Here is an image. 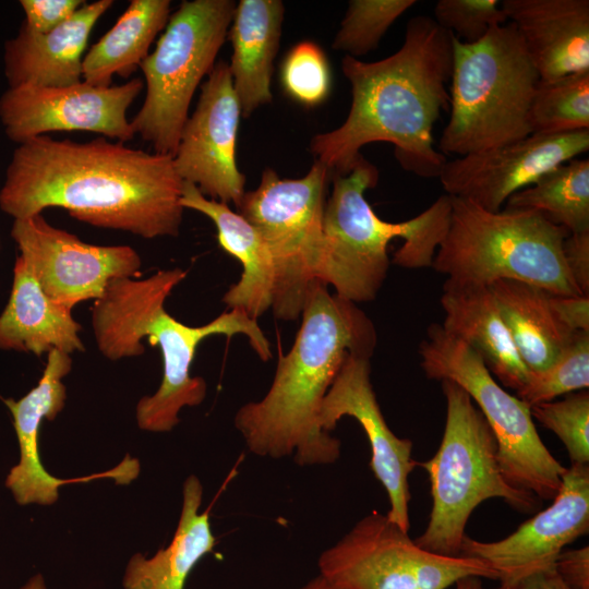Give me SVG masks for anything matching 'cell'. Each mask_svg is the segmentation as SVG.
<instances>
[{"instance_id":"cell-12","label":"cell","mask_w":589,"mask_h":589,"mask_svg":"<svg viewBox=\"0 0 589 589\" xmlns=\"http://www.w3.org/2000/svg\"><path fill=\"white\" fill-rule=\"evenodd\" d=\"M317 567L340 589H447L466 577L497 580L496 573L478 558L421 549L377 510L324 550Z\"/></svg>"},{"instance_id":"cell-28","label":"cell","mask_w":589,"mask_h":589,"mask_svg":"<svg viewBox=\"0 0 589 589\" xmlns=\"http://www.w3.org/2000/svg\"><path fill=\"white\" fill-rule=\"evenodd\" d=\"M169 17V0H132L116 24L83 57L82 81L111 86L113 75L128 77L147 57Z\"/></svg>"},{"instance_id":"cell-13","label":"cell","mask_w":589,"mask_h":589,"mask_svg":"<svg viewBox=\"0 0 589 589\" xmlns=\"http://www.w3.org/2000/svg\"><path fill=\"white\" fill-rule=\"evenodd\" d=\"M11 236L44 292L69 310L100 298L112 279L139 275L142 265L133 248L85 243L41 214L14 219Z\"/></svg>"},{"instance_id":"cell-7","label":"cell","mask_w":589,"mask_h":589,"mask_svg":"<svg viewBox=\"0 0 589 589\" xmlns=\"http://www.w3.org/2000/svg\"><path fill=\"white\" fill-rule=\"evenodd\" d=\"M450 79L442 153L465 156L531 134L528 112L540 77L512 22L474 44L454 36Z\"/></svg>"},{"instance_id":"cell-3","label":"cell","mask_w":589,"mask_h":589,"mask_svg":"<svg viewBox=\"0 0 589 589\" xmlns=\"http://www.w3.org/2000/svg\"><path fill=\"white\" fill-rule=\"evenodd\" d=\"M301 318L267 393L240 407L233 424L256 456L293 455L302 467L329 465L339 459L341 443L320 424L324 397L349 354L371 359L376 329L356 303L329 293L318 280L308 291Z\"/></svg>"},{"instance_id":"cell-1","label":"cell","mask_w":589,"mask_h":589,"mask_svg":"<svg viewBox=\"0 0 589 589\" xmlns=\"http://www.w3.org/2000/svg\"><path fill=\"white\" fill-rule=\"evenodd\" d=\"M183 181L173 157L112 143L39 135L21 143L0 190V208L14 219L61 207L92 226L142 238L177 237Z\"/></svg>"},{"instance_id":"cell-40","label":"cell","mask_w":589,"mask_h":589,"mask_svg":"<svg viewBox=\"0 0 589 589\" xmlns=\"http://www.w3.org/2000/svg\"><path fill=\"white\" fill-rule=\"evenodd\" d=\"M495 589H568L555 566L533 570Z\"/></svg>"},{"instance_id":"cell-14","label":"cell","mask_w":589,"mask_h":589,"mask_svg":"<svg viewBox=\"0 0 589 589\" xmlns=\"http://www.w3.org/2000/svg\"><path fill=\"white\" fill-rule=\"evenodd\" d=\"M142 88L140 79L116 86L81 81L61 87H9L0 98V119L19 144L52 131H89L123 143L135 135L127 111Z\"/></svg>"},{"instance_id":"cell-4","label":"cell","mask_w":589,"mask_h":589,"mask_svg":"<svg viewBox=\"0 0 589 589\" xmlns=\"http://www.w3.org/2000/svg\"><path fill=\"white\" fill-rule=\"evenodd\" d=\"M333 189L323 214V247L316 279L353 303L376 298L389 268L387 245L402 238L393 263L432 267L450 217L452 199L441 195L428 209L401 221L382 220L364 193L376 185L377 168L362 155L347 175L332 173Z\"/></svg>"},{"instance_id":"cell-38","label":"cell","mask_w":589,"mask_h":589,"mask_svg":"<svg viewBox=\"0 0 589 589\" xmlns=\"http://www.w3.org/2000/svg\"><path fill=\"white\" fill-rule=\"evenodd\" d=\"M555 568L568 589H589V548L563 550Z\"/></svg>"},{"instance_id":"cell-35","label":"cell","mask_w":589,"mask_h":589,"mask_svg":"<svg viewBox=\"0 0 589 589\" xmlns=\"http://www.w3.org/2000/svg\"><path fill=\"white\" fill-rule=\"evenodd\" d=\"M434 20L465 44H474L508 19L497 0H438Z\"/></svg>"},{"instance_id":"cell-8","label":"cell","mask_w":589,"mask_h":589,"mask_svg":"<svg viewBox=\"0 0 589 589\" xmlns=\"http://www.w3.org/2000/svg\"><path fill=\"white\" fill-rule=\"evenodd\" d=\"M441 382L446 399L443 437L435 455L418 464L429 476L432 509L414 542L429 552L460 556L466 525L482 502L502 498L514 509L529 513L540 500L505 480L496 440L481 411L459 385Z\"/></svg>"},{"instance_id":"cell-36","label":"cell","mask_w":589,"mask_h":589,"mask_svg":"<svg viewBox=\"0 0 589 589\" xmlns=\"http://www.w3.org/2000/svg\"><path fill=\"white\" fill-rule=\"evenodd\" d=\"M85 1L21 0L25 13L23 25L34 33H47L65 22Z\"/></svg>"},{"instance_id":"cell-22","label":"cell","mask_w":589,"mask_h":589,"mask_svg":"<svg viewBox=\"0 0 589 589\" xmlns=\"http://www.w3.org/2000/svg\"><path fill=\"white\" fill-rule=\"evenodd\" d=\"M442 328L481 358L498 382L517 394L528 382L521 360L489 287L444 283Z\"/></svg>"},{"instance_id":"cell-31","label":"cell","mask_w":589,"mask_h":589,"mask_svg":"<svg viewBox=\"0 0 589 589\" xmlns=\"http://www.w3.org/2000/svg\"><path fill=\"white\" fill-rule=\"evenodd\" d=\"M416 0H351L334 38L333 48L353 58L377 48L389 26Z\"/></svg>"},{"instance_id":"cell-30","label":"cell","mask_w":589,"mask_h":589,"mask_svg":"<svg viewBox=\"0 0 589 589\" xmlns=\"http://www.w3.org/2000/svg\"><path fill=\"white\" fill-rule=\"evenodd\" d=\"M531 134L589 129V70L539 81L528 112Z\"/></svg>"},{"instance_id":"cell-25","label":"cell","mask_w":589,"mask_h":589,"mask_svg":"<svg viewBox=\"0 0 589 589\" xmlns=\"http://www.w3.org/2000/svg\"><path fill=\"white\" fill-rule=\"evenodd\" d=\"M284 12L280 0H241L236 4L229 70L244 118L273 99L271 79Z\"/></svg>"},{"instance_id":"cell-37","label":"cell","mask_w":589,"mask_h":589,"mask_svg":"<svg viewBox=\"0 0 589 589\" xmlns=\"http://www.w3.org/2000/svg\"><path fill=\"white\" fill-rule=\"evenodd\" d=\"M563 256L576 287L589 297V231L568 233L563 242Z\"/></svg>"},{"instance_id":"cell-5","label":"cell","mask_w":589,"mask_h":589,"mask_svg":"<svg viewBox=\"0 0 589 589\" xmlns=\"http://www.w3.org/2000/svg\"><path fill=\"white\" fill-rule=\"evenodd\" d=\"M169 294V288L156 280L132 284L110 302L103 324L105 346L117 360L143 354L142 338L159 346L164 366L160 386L152 396L142 397L135 409L139 428L151 432L171 431L183 407L199 406L205 399V380L191 376L196 349L205 338L243 334L263 361L273 357L257 321L242 310L230 309L205 325L189 326L165 310Z\"/></svg>"},{"instance_id":"cell-39","label":"cell","mask_w":589,"mask_h":589,"mask_svg":"<svg viewBox=\"0 0 589 589\" xmlns=\"http://www.w3.org/2000/svg\"><path fill=\"white\" fill-rule=\"evenodd\" d=\"M562 321L574 332H589V297L552 294Z\"/></svg>"},{"instance_id":"cell-21","label":"cell","mask_w":589,"mask_h":589,"mask_svg":"<svg viewBox=\"0 0 589 589\" xmlns=\"http://www.w3.org/2000/svg\"><path fill=\"white\" fill-rule=\"evenodd\" d=\"M112 0L84 3L65 22L47 33L24 25L4 47V73L10 87H61L82 81V62L89 34Z\"/></svg>"},{"instance_id":"cell-43","label":"cell","mask_w":589,"mask_h":589,"mask_svg":"<svg viewBox=\"0 0 589 589\" xmlns=\"http://www.w3.org/2000/svg\"><path fill=\"white\" fill-rule=\"evenodd\" d=\"M20 589H47L41 574L31 577Z\"/></svg>"},{"instance_id":"cell-23","label":"cell","mask_w":589,"mask_h":589,"mask_svg":"<svg viewBox=\"0 0 589 589\" xmlns=\"http://www.w3.org/2000/svg\"><path fill=\"white\" fill-rule=\"evenodd\" d=\"M180 204L208 217L217 229L224 251L242 265L240 279L226 291L223 302L256 320L272 309L275 269L271 252L260 232L227 203L204 196L190 183H182Z\"/></svg>"},{"instance_id":"cell-20","label":"cell","mask_w":589,"mask_h":589,"mask_svg":"<svg viewBox=\"0 0 589 589\" xmlns=\"http://www.w3.org/2000/svg\"><path fill=\"white\" fill-rule=\"evenodd\" d=\"M541 81L589 70L588 0H504Z\"/></svg>"},{"instance_id":"cell-15","label":"cell","mask_w":589,"mask_h":589,"mask_svg":"<svg viewBox=\"0 0 589 589\" xmlns=\"http://www.w3.org/2000/svg\"><path fill=\"white\" fill-rule=\"evenodd\" d=\"M241 115L229 64L219 61L202 85L173 155L182 181L194 184L208 199L236 206L245 193V177L236 159Z\"/></svg>"},{"instance_id":"cell-16","label":"cell","mask_w":589,"mask_h":589,"mask_svg":"<svg viewBox=\"0 0 589 589\" xmlns=\"http://www.w3.org/2000/svg\"><path fill=\"white\" fill-rule=\"evenodd\" d=\"M589 149V129L560 134H530L495 148L446 161L438 177L449 196L501 211L516 192L552 168Z\"/></svg>"},{"instance_id":"cell-10","label":"cell","mask_w":589,"mask_h":589,"mask_svg":"<svg viewBox=\"0 0 589 589\" xmlns=\"http://www.w3.org/2000/svg\"><path fill=\"white\" fill-rule=\"evenodd\" d=\"M419 354L426 377L456 383L481 411L496 440L505 480L540 501H552L566 468L540 438L530 406L504 389L481 358L441 324L428 328Z\"/></svg>"},{"instance_id":"cell-2","label":"cell","mask_w":589,"mask_h":589,"mask_svg":"<svg viewBox=\"0 0 589 589\" xmlns=\"http://www.w3.org/2000/svg\"><path fill=\"white\" fill-rule=\"evenodd\" d=\"M454 34L433 17L408 21L405 41L392 56L364 62L345 56L344 75L352 101L345 122L316 134L311 152L332 173L347 175L373 142L395 146L400 166L423 178H438L446 164L434 148L432 130L450 97L446 83L453 70Z\"/></svg>"},{"instance_id":"cell-18","label":"cell","mask_w":589,"mask_h":589,"mask_svg":"<svg viewBox=\"0 0 589 589\" xmlns=\"http://www.w3.org/2000/svg\"><path fill=\"white\" fill-rule=\"evenodd\" d=\"M370 374V358L349 354L324 397L320 424L330 433L344 417L358 421L370 443V468L388 496L389 510L386 516L408 532L411 500L409 474L419 462L412 458V442L398 437L387 425Z\"/></svg>"},{"instance_id":"cell-34","label":"cell","mask_w":589,"mask_h":589,"mask_svg":"<svg viewBox=\"0 0 589 589\" xmlns=\"http://www.w3.org/2000/svg\"><path fill=\"white\" fill-rule=\"evenodd\" d=\"M285 92L296 101L313 107L330 91V70L320 46L310 40L294 45L287 53L280 72Z\"/></svg>"},{"instance_id":"cell-9","label":"cell","mask_w":589,"mask_h":589,"mask_svg":"<svg viewBox=\"0 0 589 589\" xmlns=\"http://www.w3.org/2000/svg\"><path fill=\"white\" fill-rule=\"evenodd\" d=\"M235 9L231 0L182 1L141 62L146 96L130 122L155 153L173 157L193 95L215 65Z\"/></svg>"},{"instance_id":"cell-26","label":"cell","mask_w":589,"mask_h":589,"mask_svg":"<svg viewBox=\"0 0 589 589\" xmlns=\"http://www.w3.org/2000/svg\"><path fill=\"white\" fill-rule=\"evenodd\" d=\"M489 288L529 372L549 368L578 333L560 317L552 292L509 279L496 280Z\"/></svg>"},{"instance_id":"cell-6","label":"cell","mask_w":589,"mask_h":589,"mask_svg":"<svg viewBox=\"0 0 589 589\" xmlns=\"http://www.w3.org/2000/svg\"><path fill=\"white\" fill-rule=\"evenodd\" d=\"M450 199L449 224L432 263L447 283L489 287L509 279L556 294L582 296L564 261L563 242L569 233L564 227L537 212H489L471 201Z\"/></svg>"},{"instance_id":"cell-11","label":"cell","mask_w":589,"mask_h":589,"mask_svg":"<svg viewBox=\"0 0 589 589\" xmlns=\"http://www.w3.org/2000/svg\"><path fill=\"white\" fill-rule=\"evenodd\" d=\"M330 177L317 159L299 179H281L266 168L257 188L245 192L237 206L271 252L275 269L272 310L277 320H298L308 291L317 280Z\"/></svg>"},{"instance_id":"cell-29","label":"cell","mask_w":589,"mask_h":589,"mask_svg":"<svg viewBox=\"0 0 589 589\" xmlns=\"http://www.w3.org/2000/svg\"><path fill=\"white\" fill-rule=\"evenodd\" d=\"M505 205L537 212L569 233L589 231V160L574 158L552 168Z\"/></svg>"},{"instance_id":"cell-27","label":"cell","mask_w":589,"mask_h":589,"mask_svg":"<svg viewBox=\"0 0 589 589\" xmlns=\"http://www.w3.org/2000/svg\"><path fill=\"white\" fill-rule=\"evenodd\" d=\"M203 485L196 476L185 479L182 508L170 544L147 558L140 553L128 562L123 575L124 589H183L202 557L216 544L208 510L200 512Z\"/></svg>"},{"instance_id":"cell-32","label":"cell","mask_w":589,"mask_h":589,"mask_svg":"<svg viewBox=\"0 0 589 589\" xmlns=\"http://www.w3.org/2000/svg\"><path fill=\"white\" fill-rule=\"evenodd\" d=\"M589 387V332H578L545 370L530 372L516 396L532 406Z\"/></svg>"},{"instance_id":"cell-42","label":"cell","mask_w":589,"mask_h":589,"mask_svg":"<svg viewBox=\"0 0 589 589\" xmlns=\"http://www.w3.org/2000/svg\"><path fill=\"white\" fill-rule=\"evenodd\" d=\"M454 589H485L482 586L480 578L478 577H466L458 580L454 585Z\"/></svg>"},{"instance_id":"cell-41","label":"cell","mask_w":589,"mask_h":589,"mask_svg":"<svg viewBox=\"0 0 589 589\" xmlns=\"http://www.w3.org/2000/svg\"><path fill=\"white\" fill-rule=\"evenodd\" d=\"M299 589H340L329 581H327L324 577H322L320 574L309 580L306 584H304Z\"/></svg>"},{"instance_id":"cell-33","label":"cell","mask_w":589,"mask_h":589,"mask_svg":"<svg viewBox=\"0 0 589 589\" xmlns=\"http://www.w3.org/2000/svg\"><path fill=\"white\" fill-rule=\"evenodd\" d=\"M531 417L564 444L572 465L589 464V393L582 389L561 400L530 406Z\"/></svg>"},{"instance_id":"cell-17","label":"cell","mask_w":589,"mask_h":589,"mask_svg":"<svg viewBox=\"0 0 589 589\" xmlns=\"http://www.w3.org/2000/svg\"><path fill=\"white\" fill-rule=\"evenodd\" d=\"M589 531V466L572 465L562 476L550 506L504 539L491 542L466 536L460 555L478 558L500 584L553 567L565 546Z\"/></svg>"},{"instance_id":"cell-19","label":"cell","mask_w":589,"mask_h":589,"mask_svg":"<svg viewBox=\"0 0 589 589\" xmlns=\"http://www.w3.org/2000/svg\"><path fill=\"white\" fill-rule=\"evenodd\" d=\"M71 368L70 354L52 349L48 352L47 364L38 384L19 400H3L12 414L20 448V460L10 469L4 484L19 505H52L63 484L99 476L112 479L118 477V470L113 468L94 477L63 480L51 476L41 464L38 448L40 423L43 419L53 420L63 409L67 389L62 378Z\"/></svg>"},{"instance_id":"cell-24","label":"cell","mask_w":589,"mask_h":589,"mask_svg":"<svg viewBox=\"0 0 589 589\" xmlns=\"http://www.w3.org/2000/svg\"><path fill=\"white\" fill-rule=\"evenodd\" d=\"M80 330L71 310L51 300L17 256L10 298L0 315V349L38 357L52 349L71 354L85 349Z\"/></svg>"}]
</instances>
